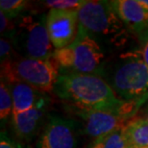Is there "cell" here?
Masks as SVG:
<instances>
[{
    "label": "cell",
    "mask_w": 148,
    "mask_h": 148,
    "mask_svg": "<svg viewBox=\"0 0 148 148\" xmlns=\"http://www.w3.org/2000/svg\"><path fill=\"white\" fill-rule=\"evenodd\" d=\"M61 99L67 100L78 108L90 110L122 112L127 102L118 98L114 90L100 76L69 72L61 74L54 88Z\"/></svg>",
    "instance_id": "obj_1"
},
{
    "label": "cell",
    "mask_w": 148,
    "mask_h": 148,
    "mask_svg": "<svg viewBox=\"0 0 148 148\" xmlns=\"http://www.w3.org/2000/svg\"><path fill=\"white\" fill-rule=\"evenodd\" d=\"M78 30L99 43L116 44L125 37V25L112 10L110 1H88L79 9Z\"/></svg>",
    "instance_id": "obj_2"
},
{
    "label": "cell",
    "mask_w": 148,
    "mask_h": 148,
    "mask_svg": "<svg viewBox=\"0 0 148 148\" xmlns=\"http://www.w3.org/2000/svg\"><path fill=\"white\" fill-rule=\"evenodd\" d=\"M54 58L47 60L32 58H16L1 64V80L6 83L22 82L41 92L54 90L60 76Z\"/></svg>",
    "instance_id": "obj_3"
},
{
    "label": "cell",
    "mask_w": 148,
    "mask_h": 148,
    "mask_svg": "<svg viewBox=\"0 0 148 148\" xmlns=\"http://www.w3.org/2000/svg\"><path fill=\"white\" fill-rule=\"evenodd\" d=\"M14 22L16 31L13 38L14 47L25 58L47 60L53 56V44L47 30V14L31 12L23 14Z\"/></svg>",
    "instance_id": "obj_4"
},
{
    "label": "cell",
    "mask_w": 148,
    "mask_h": 148,
    "mask_svg": "<svg viewBox=\"0 0 148 148\" xmlns=\"http://www.w3.org/2000/svg\"><path fill=\"white\" fill-rule=\"evenodd\" d=\"M53 58L60 67L74 73L102 75L104 53L92 38L78 30L75 40L64 48L54 50Z\"/></svg>",
    "instance_id": "obj_5"
},
{
    "label": "cell",
    "mask_w": 148,
    "mask_h": 148,
    "mask_svg": "<svg viewBox=\"0 0 148 148\" xmlns=\"http://www.w3.org/2000/svg\"><path fill=\"white\" fill-rule=\"evenodd\" d=\"M112 90L124 102L140 104L148 97V67L133 57L118 66L112 76Z\"/></svg>",
    "instance_id": "obj_6"
},
{
    "label": "cell",
    "mask_w": 148,
    "mask_h": 148,
    "mask_svg": "<svg viewBox=\"0 0 148 148\" xmlns=\"http://www.w3.org/2000/svg\"><path fill=\"white\" fill-rule=\"evenodd\" d=\"M74 112L84 122L86 134L94 138L120 131L131 121L129 120L130 115L122 112L83 108H78Z\"/></svg>",
    "instance_id": "obj_7"
},
{
    "label": "cell",
    "mask_w": 148,
    "mask_h": 148,
    "mask_svg": "<svg viewBox=\"0 0 148 148\" xmlns=\"http://www.w3.org/2000/svg\"><path fill=\"white\" fill-rule=\"evenodd\" d=\"M77 122L59 115H50L38 138V148H77Z\"/></svg>",
    "instance_id": "obj_8"
},
{
    "label": "cell",
    "mask_w": 148,
    "mask_h": 148,
    "mask_svg": "<svg viewBox=\"0 0 148 148\" xmlns=\"http://www.w3.org/2000/svg\"><path fill=\"white\" fill-rule=\"evenodd\" d=\"M79 11L50 9L47 13V30L55 50L64 48L75 40L78 33Z\"/></svg>",
    "instance_id": "obj_9"
},
{
    "label": "cell",
    "mask_w": 148,
    "mask_h": 148,
    "mask_svg": "<svg viewBox=\"0 0 148 148\" xmlns=\"http://www.w3.org/2000/svg\"><path fill=\"white\" fill-rule=\"evenodd\" d=\"M110 4L127 30L141 34L148 28V12L138 0H114Z\"/></svg>",
    "instance_id": "obj_10"
},
{
    "label": "cell",
    "mask_w": 148,
    "mask_h": 148,
    "mask_svg": "<svg viewBox=\"0 0 148 148\" xmlns=\"http://www.w3.org/2000/svg\"><path fill=\"white\" fill-rule=\"evenodd\" d=\"M45 112L46 99H44L31 110L19 114H13L11 121L16 135L23 140H32L42 123Z\"/></svg>",
    "instance_id": "obj_11"
},
{
    "label": "cell",
    "mask_w": 148,
    "mask_h": 148,
    "mask_svg": "<svg viewBox=\"0 0 148 148\" xmlns=\"http://www.w3.org/2000/svg\"><path fill=\"white\" fill-rule=\"evenodd\" d=\"M6 84L10 88L13 96V114H19L31 110L45 99V97H43L44 92L35 90L25 83L16 81Z\"/></svg>",
    "instance_id": "obj_12"
},
{
    "label": "cell",
    "mask_w": 148,
    "mask_h": 148,
    "mask_svg": "<svg viewBox=\"0 0 148 148\" xmlns=\"http://www.w3.org/2000/svg\"><path fill=\"white\" fill-rule=\"evenodd\" d=\"M122 131L128 146L148 147V122L145 119H133Z\"/></svg>",
    "instance_id": "obj_13"
},
{
    "label": "cell",
    "mask_w": 148,
    "mask_h": 148,
    "mask_svg": "<svg viewBox=\"0 0 148 148\" xmlns=\"http://www.w3.org/2000/svg\"><path fill=\"white\" fill-rule=\"evenodd\" d=\"M122 130L95 138L90 148H127L128 144Z\"/></svg>",
    "instance_id": "obj_14"
},
{
    "label": "cell",
    "mask_w": 148,
    "mask_h": 148,
    "mask_svg": "<svg viewBox=\"0 0 148 148\" xmlns=\"http://www.w3.org/2000/svg\"><path fill=\"white\" fill-rule=\"evenodd\" d=\"M14 111V102L9 86L1 80L0 84V118L1 122H6L12 117Z\"/></svg>",
    "instance_id": "obj_15"
},
{
    "label": "cell",
    "mask_w": 148,
    "mask_h": 148,
    "mask_svg": "<svg viewBox=\"0 0 148 148\" xmlns=\"http://www.w3.org/2000/svg\"><path fill=\"white\" fill-rule=\"evenodd\" d=\"M28 2L24 0H1L0 12L4 13L9 18L14 19L25 13Z\"/></svg>",
    "instance_id": "obj_16"
},
{
    "label": "cell",
    "mask_w": 148,
    "mask_h": 148,
    "mask_svg": "<svg viewBox=\"0 0 148 148\" xmlns=\"http://www.w3.org/2000/svg\"><path fill=\"white\" fill-rule=\"evenodd\" d=\"M85 1L86 0H46L42 2V4L50 9L79 11Z\"/></svg>",
    "instance_id": "obj_17"
},
{
    "label": "cell",
    "mask_w": 148,
    "mask_h": 148,
    "mask_svg": "<svg viewBox=\"0 0 148 148\" xmlns=\"http://www.w3.org/2000/svg\"><path fill=\"white\" fill-rule=\"evenodd\" d=\"M14 43L10 38L1 37L0 40V60L1 64L7 63L14 60L13 53H14Z\"/></svg>",
    "instance_id": "obj_18"
},
{
    "label": "cell",
    "mask_w": 148,
    "mask_h": 148,
    "mask_svg": "<svg viewBox=\"0 0 148 148\" xmlns=\"http://www.w3.org/2000/svg\"><path fill=\"white\" fill-rule=\"evenodd\" d=\"M0 148H31V146L13 140L8 136L7 132L2 131L0 136Z\"/></svg>",
    "instance_id": "obj_19"
},
{
    "label": "cell",
    "mask_w": 148,
    "mask_h": 148,
    "mask_svg": "<svg viewBox=\"0 0 148 148\" xmlns=\"http://www.w3.org/2000/svg\"><path fill=\"white\" fill-rule=\"evenodd\" d=\"M140 53L141 59L148 67V28L140 34Z\"/></svg>",
    "instance_id": "obj_20"
},
{
    "label": "cell",
    "mask_w": 148,
    "mask_h": 148,
    "mask_svg": "<svg viewBox=\"0 0 148 148\" xmlns=\"http://www.w3.org/2000/svg\"><path fill=\"white\" fill-rule=\"evenodd\" d=\"M138 2L148 12V0H138Z\"/></svg>",
    "instance_id": "obj_21"
},
{
    "label": "cell",
    "mask_w": 148,
    "mask_h": 148,
    "mask_svg": "<svg viewBox=\"0 0 148 148\" xmlns=\"http://www.w3.org/2000/svg\"><path fill=\"white\" fill-rule=\"evenodd\" d=\"M127 148H148V147H135V146H128Z\"/></svg>",
    "instance_id": "obj_22"
},
{
    "label": "cell",
    "mask_w": 148,
    "mask_h": 148,
    "mask_svg": "<svg viewBox=\"0 0 148 148\" xmlns=\"http://www.w3.org/2000/svg\"><path fill=\"white\" fill-rule=\"evenodd\" d=\"M144 119H145L147 122H148V112H147V114H146V116H145V118H144Z\"/></svg>",
    "instance_id": "obj_23"
}]
</instances>
